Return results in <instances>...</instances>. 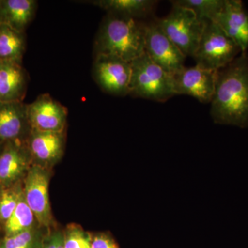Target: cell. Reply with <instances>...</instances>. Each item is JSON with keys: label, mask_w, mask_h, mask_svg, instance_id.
<instances>
[{"label": "cell", "mask_w": 248, "mask_h": 248, "mask_svg": "<svg viewBox=\"0 0 248 248\" xmlns=\"http://www.w3.org/2000/svg\"><path fill=\"white\" fill-rule=\"evenodd\" d=\"M210 115L214 122L248 127V56L242 52L217 71Z\"/></svg>", "instance_id": "cell-1"}, {"label": "cell", "mask_w": 248, "mask_h": 248, "mask_svg": "<svg viewBox=\"0 0 248 248\" xmlns=\"http://www.w3.org/2000/svg\"><path fill=\"white\" fill-rule=\"evenodd\" d=\"M145 28L134 18L109 13L96 37L95 55H115L131 62L145 53Z\"/></svg>", "instance_id": "cell-2"}, {"label": "cell", "mask_w": 248, "mask_h": 248, "mask_svg": "<svg viewBox=\"0 0 248 248\" xmlns=\"http://www.w3.org/2000/svg\"><path fill=\"white\" fill-rule=\"evenodd\" d=\"M130 64L129 94L159 102H166L176 95L173 76L155 64L146 53L133 60Z\"/></svg>", "instance_id": "cell-3"}, {"label": "cell", "mask_w": 248, "mask_h": 248, "mask_svg": "<svg viewBox=\"0 0 248 248\" xmlns=\"http://www.w3.org/2000/svg\"><path fill=\"white\" fill-rule=\"evenodd\" d=\"M241 53V48L216 22L207 19L192 58L200 68L217 71L231 63Z\"/></svg>", "instance_id": "cell-4"}, {"label": "cell", "mask_w": 248, "mask_h": 248, "mask_svg": "<svg viewBox=\"0 0 248 248\" xmlns=\"http://www.w3.org/2000/svg\"><path fill=\"white\" fill-rule=\"evenodd\" d=\"M164 33L186 57H193L207 19H202L192 10L172 5L166 17L156 19Z\"/></svg>", "instance_id": "cell-5"}, {"label": "cell", "mask_w": 248, "mask_h": 248, "mask_svg": "<svg viewBox=\"0 0 248 248\" xmlns=\"http://www.w3.org/2000/svg\"><path fill=\"white\" fill-rule=\"evenodd\" d=\"M145 53L155 64L174 76L185 66L186 57L170 40L156 20L146 24Z\"/></svg>", "instance_id": "cell-6"}, {"label": "cell", "mask_w": 248, "mask_h": 248, "mask_svg": "<svg viewBox=\"0 0 248 248\" xmlns=\"http://www.w3.org/2000/svg\"><path fill=\"white\" fill-rule=\"evenodd\" d=\"M93 77L104 92L116 96L129 94L131 79L130 62L110 55H95Z\"/></svg>", "instance_id": "cell-7"}, {"label": "cell", "mask_w": 248, "mask_h": 248, "mask_svg": "<svg viewBox=\"0 0 248 248\" xmlns=\"http://www.w3.org/2000/svg\"><path fill=\"white\" fill-rule=\"evenodd\" d=\"M27 117L31 130L62 133L66 127L68 110L49 94H42L27 104Z\"/></svg>", "instance_id": "cell-8"}, {"label": "cell", "mask_w": 248, "mask_h": 248, "mask_svg": "<svg viewBox=\"0 0 248 248\" xmlns=\"http://www.w3.org/2000/svg\"><path fill=\"white\" fill-rule=\"evenodd\" d=\"M48 187V171L41 165H35L31 168L26 178L24 200L35 218L45 226H48L52 221Z\"/></svg>", "instance_id": "cell-9"}, {"label": "cell", "mask_w": 248, "mask_h": 248, "mask_svg": "<svg viewBox=\"0 0 248 248\" xmlns=\"http://www.w3.org/2000/svg\"><path fill=\"white\" fill-rule=\"evenodd\" d=\"M217 71L203 69L197 66L184 68L173 76L176 94H187L198 99L200 102H211Z\"/></svg>", "instance_id": "cell-10"}, {"label": "cell", "mask_w": 248, "mask_h": 248, "mask_svg": "<svg viewBox=\"0 0 248 248\" xmlns=\"http://www.w3.org/2000/svg\"><path fill=\"white\" fill-rule=\"evenodd\" d=\"M230 38L234 41L241 51L248 49V14L239 0H226L221 11L213 20Z\"/></svg>", "instance_id": "cell-11"}, {"label": "cell", "mask_w": 248, "mask_h": 248, "mask_svg": "<svg viewBox=\"0 0 248 248\" xmlns=\"http://www.w3.org/2000/svg\"><path fill=\"white\" fill-rule=\"evenodd\" d=\"M27 77L22 63L0 61V102H22L27 92Z\"/></svg>", "instance_id": "cell-12"}, {"label": "cell", "mask_w": 248, "mask_h": 248, "mask_svg": "<svg viewBox=\"0 0 248 248\" xmlns=\"http://www.w3.org/2000/svg\"><path fill=\"white\" fill-rule=\"evenodd\" d=\"M27 106L23 102H0V141H18L26 126L31 128Z\"/></svg>", "instance_id": "cell-13"}, {"label": "cell", "mask_w": 248, "mask_h": 248, "mask_svg": "<svg viewBox=\"0 0 248 248\" xmlns=\"http://www.w3.org/2000/svg\"><path fill=\"white\" fill-rule=\"evenodd\" d=\"M64 147V134L31 130L28 150L35 159L50 164L60 159Z\"/></svg>", "instance_id": "cell-14"}, {"label": "cell", "mask_w": 248, "mask_h": 248, "mask_svg": "<svg viewBox=\"0 0 248 248\" xmlns=\"http://www.w3.org/2000/svg\"><path fill=\"white\" fill-rule=\"evenodd\" d=\"M37 6L35 0H0V24L24 32L33 19Z\"/></svg>", "instance_id": "cell-15"}, {"label": "cell", "mask_w": 248, "mask_h": 248, "mask_svg": "<svg viewBox=\"0 0 248 248\" xmlns=\"http://www.w3.org/2000/svg\"><path fill=\"white\" fill-rule=\"evenodd\" d=\"M26 152L18 141L8 142L0 155V182H14L22 174L27 166Z\"/></svg>", "instance_id": "cell-16"}, {"label": "cell", "mask_w": 248, "mask_h": 248, "mask_svg": "<svg viewBox=\"0 0 248 248\" xmlns=\"http://www.w3.org/2000/svg\"><path fill=\"white\" fill-rule=\"evenodd\" d=\"M25 50V33L0 24V61L22 63Z\"/></svg>", "instance_id": "cell-17"}, {"label": "cell", "mask_w": 248, "mask_h": 248, "mask_svg": "<svg viewBox=\"0 0 248 248\" xmlns=\"http://www.w3.org/2000/svg\"><path fill=\"white\" fill-rule=\"evenodd\" d=\"M156 2L152 0H100L94 4L109 13L135 19L149 16Z\"/></svg>", "instance_id": "cell-18"}, {"label": "cell", "mask_w": 248, "mask_h": 248, "mask_svg": "<svg viewBox=\"0 0 248 248\" xmlns=\"http://www.w3.org/2000/svg\"><path fill=\"white\" fill-rule=\"evenodd\" d=\"M35 218V215L24 200V196H20L14 213L5 222L7 236L32 229Z\"/></svg>", "instance_id": "cell-19"}, {"label": "cell", "mask_w": 248, "mask_h": 248, "mask_svg": "<svg viewBox=\"0 0 248 248\" xmlns=\"http://www.w3.org/2000/svg\"><path fill=\"white\" fill-rule=\"evenodd\" d=\"M226 0H177L172 5L192 10L202 19L213 20L224 6Z\"/></svg>", "instance_id": "cell-20"}, {"label": "cell", "mask_w": 248, "mask_h": 248, "mask_svg": "<svg viewBox=\"0 0 248 248\" xmlns=\"http://www.w3.org/2000/svg\"><path fill=\"white\" fill-rule=\"evenodd\" d=\"M90 235L78 225L67 227L63 234L64 248H92Z\"/></svg>", "instance_id": "cell-21"}, {"label": "cell", "mask_w": 248, "mask_h": 248, "mask_svg": "<svg viewBox=\"0 0 248 248\" xmlns=\"http://www.w3.org/2000/svg\"><path fill=\"white\" fill-rule=\"evenodd\" d=\"M37 244V236L35 232L31 229L6 236L1 248H35Z\"/></svg>", "instance_id": "cell-22"}, {"label": "cell", "mask_w": 248, "mask_h": 248, "mask_svg": "<svg viewBox=\"0 0 248 248\" xmlns=\"http://www.w3.org/2000/svg\"><path fill=\"white\" fill-rule=\"evenodd\" d=\"M20 196L11 190H4L0 197V219L6 222L13 215Z\"/></svg>", "instance_id": "cell-23"}, {"label": "cell", "mask_w": 248, "mask_h": 248, "mask_svg": "<svg viewBox=\"0 0 248 248\" xmlns=\"http://www.w3.org/2000/svg\"><path fill=\"white\" fill-rule=\"evenodd\" d=\"M92 248H120L110 235L100 233L91 239Z\"/></svg>", "instance_id": "cell-24"}, {"label": "cell", "mask_w": 248, "mask_h": 248, "mask_svg": "<svg viewBox=\"0 0 248 248\" xmlns=\"http://www.w3.org/2000/svg\"><path fill=\"white\" fill-rule=\"evenodd\" d=\"M43 248H64L63 233L57 232L50 234L46 240Z\"/></svg>", "instance_id": "cell-25"}]
</instances>
